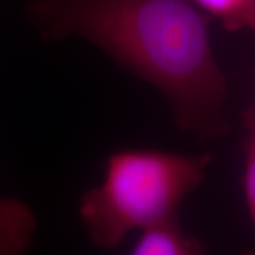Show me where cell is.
I'll return each instance as SVG.
<instances>
[{
	"label": "cell",
	"instance_id": "3",
	"mask_svg": "<svg viewBox=\"0 0 255 255\" xmlns=\"http://www.w3.org/2000/svg\"><path fill=\"white\" fill-rule=\"evenodd\" d=\"M132 255H194L203 254L204 246L179 227L176 216L142 230L129 251Z\"/></svg>",
	"mask_w": 255,
	"mask_h": 255
},
{
	"label": "cell",
	"instance_id": "4",
	"mask_svg": "<svg viewBox=\"0 0 255 255\" xmlns=\"http://www.w3.org/2000/svg\"><path fill=\"white\" fill-rule=\"evenodd\" d=\"M36 230L33 210L17 199L0 200V255L23 254Z\"/></svg>",
	"mask_w": 255,
	"mask_h": 255
},
{
	"label": "cell",
	"instance_id": "1",
	"mask_svg": "<svg viewBox=\"0 0 255 255\" xmlns=\"http://www.w3.org/2000/svg\"><path fill=\"white\" fill-rule=\"evenodd\" d=\"M46 40L80 36L153 84L177 125L199 140L226 132L227 82L214 58L207 18L187 0H30Z\"/></svg>",
	"mask_w": 255,
	"mask_h": 255
},
{
	"label": "cell",
	"instance_id": "2",
	"mask_svg": "<svg viewBox=\"0 0 255 255\" xmlns=\"http://www.w3.org/2000/svg\"><path fill=\"white\" fill-rule=\"evenodd\" d=\"M210 160V155L149 149L114 153L104 183L87 191L80 204L92 243L115 248L129 231L174 217L183 199L203 182Z\"/></svg>",
	"mask_w": 255,
	"mask_h": 255
},
{
	"label": "cell",
	"instance_id": "8",
	"mask_svg": "<svg viewBox=\"0 0 255 255\" xmlns=\"http://www.w3.org/2000/svg\"><path fill=\"white\" fill-rule=\"evenodd\" d=\"M251 1H254V0H251Z\"/></svg>",
	"mask_w": 255,
	"mask_h": 255
},
{
	"label": "cell",
	"instance_id": "6",
	"mask_svg": "<svg viewBox=\"0 0 255 255\" xmlns=\"http://www.w3.org/2000/svg\"><path fill=\"white\" fill-rule=\"evenodd\" d=\"M244 191H246L247 204L253 219L255 230V139L251 143L247 156L246 174H244Z\"/></svg>",
	"mask_w": 255,
	"mask_h": 255
},
{
	"label": "cell",
	"instance_id": "7",
	"mask_svg": "<svg viewBox=\"0 0 255 255\" xmlns=\"http://www.w3.org/2000/svg\"><path fill=\"white\" fill-rule=\"evenodd\" d=\"M240 28H251L255 31V0L251 1L234 23L228 27V30H240Z\"/></svg>",
	"mask_w": 255,
	"mask_h": 255
},
{
	"label": "cell",
	"instance_id": "5",
	"mask_svg": "<svg viewBox=\"0 0 255 255\" xmlns=\"http://www.w3.org/2000/svg\"><path fill=\"white\" fill-rule=\"evenodd\" d=\"M191 1L199 9L221 18L227 28L251 3V0H191Z\"/></svg>",
	"mask_w": 255,
	"mask_h": 255
}]
</instances>
